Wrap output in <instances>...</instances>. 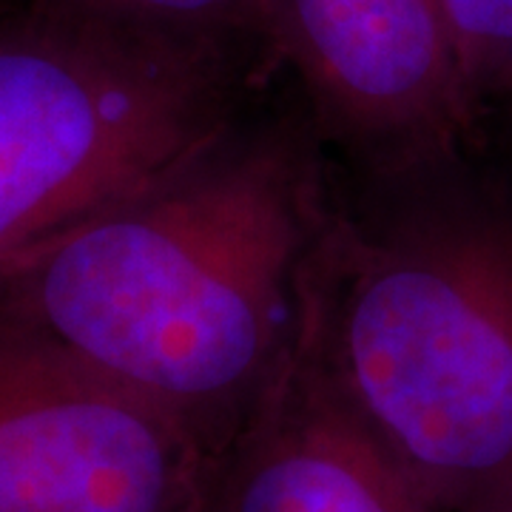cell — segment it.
I'll use <instances>...</instances> for the list:
<instances>
[{
    "mask_svg": "<svg viewBox=\"0 0 512 512\" xmlns=\"http://www.w3.org/2000/svg\"><path fill=\"white\" fill-rule=\"evenodd\" d=\"M333 220L296 131L231 128L23 259L0 316L160 404L211 461L291 365Z\"/></svg>",
    "mask_w": 512,
    "mask_h": 512,
    "instance_id": "cell-1",
    "label": "cell"
},
{
    "mask_svg": "<svg viewBox=\"0 0 512 512\" xmlns=\"http://www.w3.org/2000/svg\"><path fill=\"white\" fill-rule=\"evenodd\" d=\"M305 336L436 512H512V197L456 157L333 220Z\"/></svg>",
    "mask_w": 512,
    "mask_h": 512,
    "instance_id": "cell-2",
    "label": "cell"
},
{
    "mask_svg": "<svg viewBox=\"0 0 512 512\" xmlns=\"http://www.w3.org/2000/svg\"><path fill=\"white\" fill-rule=\"evenodd\" d=\"M245 63L55 0H0V282L228 134Z\"/></svg>",
    "mask_w": 512,
    "mask_h": 512,
    "instance_id": "cell-3",
    "label": "cell"
},
{
    "mask_svg": "<svg viewBox=\"0 0 512 512\" xmlns=\"http://www.w3.org/2000/svg\"><path fill=\"white\" fill-rule=\"evenodd\" d=\"M208 464L160 404L0 316V512H202Z\"/></svg>",
    "mask_w": 512,
    "mask_h": 512,
    "instance_id": "cell-4",
    "label": "cell"
},
{
    "mask_svg": "<svg viewBox=\"0 0 512 512\" xmlns=\"http://www.w3.org/2000/svg\"><path fill=\"white\" fill-rule=\"evenodd\" d=\"M276 57L373 171L456 157L473 100L439 0H271Z\"/></svg>",
    "mask_w": 512,
    "mask_h": 512,
    "instance_id": "cell-5",
    "label": "cell"
},
{
    "mask_svg": "<svg viewBox=\"0 0 512 512\" xmlns=\"http://www.w3.org/2000/svg\"><path fill=\"white\" fill-rule=\"evenodd\" d=\"M202 512H436L342 402L302 328L291 365L208 464Z\"/></svg>",
    "mask_w": 512,
    "mask_h": 512,
    "instance_id": "cell-6",
    "label": "cell"
},
{
    "mask_svg": "<svg viewBox=\"0 0 512 512\" xmlns=\"http://www.w3.org/2000/svg\"><path fill=\"white\" fill-rule=\"evenodd\" d=\"M137 32L217 49L239 60L271 52V0H55Z\"/></svg>",
    "mask_w": 512,
    "mask_h": 512,
    "instance_id": "cell-7",
    "label": "cell"
},
{
    "mask_svg": "<svg viewBox=\"0 0 512 512\" xmlns=\"http://www.w3.org/2000/svg\"><path fill=\"white\" fill-rule=\"evenodd\" d=\"M473 106L498 92L512 66V0H439Z\"/></svg>",
    "mask_w": 512,
    "mask_h": 512,
    "instance_id": "cell-8",
    "label": "cell"
},
{
    "mask_svg": "<svg viewBox=\"0 0 512 512\" xmlns=\"http://www.w3.org/2000/svg\"><path fill=\"white\" fill-rule=\"evenodd\" d=\"M498 92H507L512 100V66H510V72H507V77H504V83H501V89H498Z\"/></svg>",
    "mask_w": 512,
    "mask_h": 512,
    "instance_id": "cell-9",
    "label": "cell"
}]
</instances>
